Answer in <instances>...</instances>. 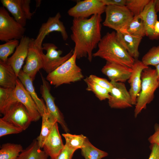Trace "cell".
Listing matches in <instances>:
<instances>
[{
	"label": "cell",
	"mask_w": 159,
	"mask_h": 159,
	"mask_svg": "<svg viewBox=\"0 0 159 159\" xmlns=\"http://www.w3.org/2000/svg\"><path fill=\"white\" fill-rule=\"evenodd\" d=\"M102 20L101 15L99 14L89 18H73L71 38L75 44L74 51L77 59L87 57L89 62L92 61V51L102 38Z\"/></svg>",
	"instance_id": "1"
},
{
	"label": "cell",
	"mask_w": 159,
	"mask_h": 159,
	"mask_svg": "<svg viewBox=\"0 0 159 159\" xmlns=\"http://www.w3.org/2000/svg\"><path fill=\"white\" fill-rule=\"evenodd\" d=\"M97 51L93 57H98L106 62H113L132 68L135 59L131 57L118 41L116 32H107L102 38Z\"/></svg>",
	"instance_id": "2"
},
{
	"label": "cell",
	"mask_w": 159,
	"mask_h": 159,
	"mask_svg": "<svg viewBox=\"0 0 159 159\" xmlns=\"http://www.w3.org/2000/svg\"><path fill=\"white\" fill-rule=\"evenodd\" d=\"M141 89L137 98L134 111L135 118L153 100L155 92L159 87L155 69L148 67L143 69L141 74Z\"/></svg>",
	"instance_id": "3"
},
{
	"label": "cell",
	"mask_w": 159,
	"mask_h": 159,
	"mask_svg": "<svg viewBox=\"0 0 159 159\" xmlns=\"http://www.w3.org/2000/svg\"><path fill=\"white\" fill-rule=\"evenodd\" d=\"M76 54L72 56L55 70L48 74L46 80L55 87L64 84H70L80 80L84 77L81 69L76 63Z\"/></svg>",
	"instance_id": "4"
},
{
	"label": "cell",
	"mask_w": 159,
	"mask_h": 159,
	"mask_svg": "<svg viewBox=\"0 0 159 159\" xmlns=\"http://www.w3.org/2000/svg\"><path fill=\"white\" fill-rule=\"evenodd\" d=\"M26 28L10 16L4 6L0 7V40L6 42L20 39L24 35Z\"/></svg>",
	"instance_id": "5"
},
{
	"label": "cell",
	"mask_w": 159,
	"mask_h": 159,
	"mask_svg": "<svg viewBox=\"0 0 159 159\" xmlns=\"http://www.w3.org/2000/svg\"><path fill=\"white\" fill-rule=\"evenodd\" d=\"M105 12L106 16L103 25L116 32L119 31L134 17L126 6L107 5Z\"/></svg>",
	"instance_id": "6"
},
{
	"label": "cell",
	"mask_w": 159,
	"mask_h": 159,
	"mask_svg": "<svg viewBox=\"0 0 159 159\" xmlns=\"http://www.w3.org/2000/svg\"><path fill=\"white\" fill-rule=\"evenodd\" d=\"M42 47L43 50L46 51V54H44L43 51L40 52L43 64V69L48 74L54 71L67 61L73 53V49L65 56L62 57L61 55L62 51L58 50V47L52 43L43 44Z\"/></svg>",
	"instance_id": "7"
},
{
	"label": "cell",
	"mask_w": 159,
	"mask_h": 159,
	"mask_svg": "<svg viewBox=\"0 0 159 159\" xmlns=\"http://www.w3.org/2000/svg\"><path fill=\"white\" fill-rule=\"evenodd\" d=\"M61 17L60 12H57L54 16L49 17L47 21L42 24L35 39H34V46L39 49L43 50L42 42L46 36L54 32L61 33L63 39L66 41L68 35L63 23L60 20Z\"/></svg>",
	"instance_id": "8"
},
{
	"label": "cell",
	"mask_w": 159,
	"mask_h": 159,
	"mask_svg": "<svg viewBox=\"0 0 159 159\" xmlns=\"http://www.w3.org/2000/svg\"><path fill=\"white\" fill-rule=\"evenodd\" d=\"M106 6L102 0L79 1L68 10L67 13L74 18H88L95 15H101L105 12Z\"/></svg>",
	"instance_id": "9"
},
{
	"label": "cell",
	"mask_w": 159,
	"mask_h": 159,
	"mask_svg": "<svg viewBox=\"0 0 159 159\" xmlns=\"http://www.w3.org/2000/svg\"><path fill=\"white\" fill-rule=\"evenodd\" d=\"M3 115V119L23 130L27 129L32 122L26 109L18 101L12 105Z\"/></svg>",
	"instance_id": "10"
},
{
	"label": "cell",
	"mask_w": 159,
	"mask_h": 159,
	"mask_svg": "<svg viewBox=\"0 0 159 159\" xmlns=\"http://www.w3.org/2000/svg\"><path fill=\"white\" fill-rule=\"evenodd\" d=\"M110 82L112 87L108 100L109 106L111 108L119 109L132 107L130 95L124 83Z\"/></svg>",
	"instance_id": "11"
},
{
	"label": "cell",
	"mask_w": 159,
	"mask_h": 159,
	"mask_svg": "<svg viewBox=\"0 0 159 159\" xmlns=\"http://www.w3.org/2000/svg\"><path fill=\"white\" fill-rule=\"evenodd\" d=\"M40 74L42 84L40 87V92L46 103L48 111L55 118L57 122L60 124L65 132H68L69 130L64 120L63 115L56 105L55 98L50 92L49 85L41 73Z\"/></svg>",
	"instance_id": "12"
},
{
	"label": "cell",
	"mask_w": 159,
	"mask_h": 159,
	"mask_svg": "<svg viewBox=\"0 0 159 159\" xmlns=\"http://www.w3.org/2000/svg\"><path fill=\"white\" fill-rule=\"evenodd\" d=\"M14 93L16 99L26 109L32 122H36L41 117L34 101L18 78L14 89Z\"/></svg>",
	"instance_id": "13"
},
{
	"label": "cell",
	"mask_w": 159,
	"mask_h": 159,
	"mask_svg": "<svg viewBox=\"0 0 159 159\" xmlns=\"http://www.w3.org/2000/svg\"><path fill=\"white\" fill-rule=\"evenodd\" d=\"M43 51L36 47L34 44V39L31 38L29 46L26 63L23 71L27 74L33 81L39 69L43 68V64L40 52Z\"/></svg>",
	"instance_id": "14"
},
{
	"label": "cell",
	"mask_w": 159,
	"mask_h": 159,
	"mask_svg": "<svg viewBox=\"0 0 159 159\" xmlns=\"http://www.w3.org/2000/svg\"><path fill=\"white\" fill-rule=\"evenodd\" d=\"M101 71L108 77L110 82L124 83L129 79L132 69L122 64L106 62Z\"/></svg>",
	"instance_id": "15"
},
{
	"label": "cell",
	"mask_w": 159,
	"mask_h": 159,
	"mask_svg": "<svg viewBox=\"0 0 159 159\" xmlns=\"http://www.w3.org/2000/svg\"><path fill=\"white\" fill-rule=\"evenodd\" d=\"M31 38L24 35L20 39L19 44L13 55L6 62L14 69L18 77L19 72L26 59L29 46Z\"/></svg>",
	"instance_id": "16"
},
{
	"label": "cell",
	"mask_w": 159,
	"mask_h": 159,
	"mask_svg": "<svg viewBox=\"0 0 159 159\" xmlns=\"http://www.w3.org/2000/svg\"><path fill=\"white\" fill-rule=\"evenodd\" d=\"M148 67L141 61L139 60L138 59H135L132 67V71L131 74L128 80L130 86L129 92L133 105H135L137 97L140 91L142 72L143 69Z\"/></svg>",
	"instance_id": "17"
},
{
	"label": "cell",
	"mask_w": 159,
	"mask_h": 159,
	"mask_svg": "<svg viewBox=\"0 0 159 159\" xmlns=\"http://www.w3.org/2000/svg\"><path fill=\"white\" fill-rule=\"evenodd\" d=\"M57 123L54 124L43 147V150L50 158L57 156L64 146L59 133Z\"/></svg>",
	"instance_id": "18"
},
{
	"label": "cell",
	"mask_w": 159,
	"mask_h": 159,
	"mask_svg": "<svg viewBox=\"0 0 159 159\" xmlns=\"http://www.w3.org/2000/svg\"><path fill=\"white\" fill-rule=\"evenodd\" d=\"M155 0H150L148 4L139 15L143 23L145 36L150 39H155L154 33V27L158 21L157 12L155 8Z\"/></svg>",
	"instance_id": "19"
},
{
	"label": "cell",
	"mask_w": 159,
	"mask_h": 159,
	"mask_svg": "<svg viewBox=\"0 0 159 159\" xmlns=\"http://www.w3.org/2000/svg\"><path fill=\"white\" fill-rule=\"evenodd\" d=\"M116 34L118 41L130 55L135 59H138V48L143 38L120 32H117Z\"/></svg>",
	"instance_id": "20"
},
{
	"label": "cell",
	"mask_w": 159,
	"mask_h": 159,
	"mask_svg": "<svg viewBox=\"0 0 159 159\" xmlns=\"http://www.w3.org/2000/svg\"><path fill=\"white\" fill-rule=\"evenodd\" d=\"M18 78L34 101L42 117L44 111L47 110L43 100L39 98L36 93L33 85V81L22 69L19 72Z\"/></svg>",
	"instance_id": "21"
},
{
	"label": "cell",
	"mask_w": 159,
	"mask_h": 159,
	"mask_svg": "<svg viewBox=\"0 0 159 159\" xmlns=\"http://www.w3.org/2000/svg\"><path fill=\"white\" fill-rule=\"evenodd\" d=\"M18 77L12 67L0 60V85L4 88H15Z\"/></svg>",
	"instance_id": "22"
},
{
	"label": "cell",
	"mask_w": 159,
	"mask_h": 159,
	"mask_svg": "<svg viewBox=\"0 0 159 159\" xmlns=\"http://www.w3.org/2000/svg\"><path fill=\"white\" fill-rule=\"evenodd\" d=\"M1 2L3 6L11 14L16 21L25 27L27 19L21 7L20 0H1Z\"/></svg>",
	"instance_id": "23"
},
{
	"label": "cell",
	"mask_w": 159,
	"mask_h": 159,
	"mask_svg": "<svg viewBox=\"0 0 159 159\" xmlns=\"http://www.w3.org/2000/svg\"><path fill=\"white\" fill-rule=\"evenodd\" d=\"M41 117L42 121L41 131L39 135L36 139L39 147L42 148L54 124L57 122L55 118L49 113L48 110L44 111Z\"/></svg>",
	"instance_id": "24"
},
{
	"label": "cell",
	"mask_w": 159,
	"mask_h": 159,
	"mask_svg": "<svg viewBox=\"0 0 159 159\" xmlns=\"http://www.w3.org/2000/svg\"><path fill=\"white\" fill-rule=\"evenodd\" d=\"M41 149L37 141L34 139L29 146L23 149L17 159H47L49 156Z\"/></svg>",
	"instance_id": "25"
},
{
	"label": "cell",
	"mask_w": 159,
	"mask_h": 159,
	"mask_svg": "<svg viewBox=\"0 0 159 159\" xmlns=\"http://www.w3.org/2000/svg\"><path fill=\"white\" fill-rule=\"evenodd\" d=\"M118 32L140 37L145 36L143 23L139 16H134L131 21Z\"/></svg>",
	"instance_id": "26"
},
{
	"label": "cell",
	"mask_w": 159,
	"mask_h": 159,
	"mask_svg": "<svg viewBox=\"0 0 159 159\" xmlns=\"http://www.w3.org/2000/svg\"><path fill=\"white\" fill-rule=\"evenodd\" d=\"M14 89L0 87V112L4 115L7 110L17 100L14 93Z\"/></svg>",
	"instance_id": "27"
},
{
	"label": "cell",
	"mask_w": 159,
	"mask_h": 159,
	"mask_svg": "<svg viewBox=\"0 0 159 159\" xmlns=\"http://www.w3.org/2000/svg\"><path fill=\"white\" fill-rule=\"evenodd\" d=\"M81 149V154L85 159H102L108 155L107 153L92 145L87 138Z\"/></svg>",
	"instance_id": "28"
},
{
	"label": "cell",
	"mask_w": 159,
	"mask_h": 159,
	"mask_svg": "<svg viewBox=\"0 0 159 159\" xmlns=\"http://www.w3.org/2000/svg\"><path fill=\"white\" fill-rule=\"evenodd\" d=\"M23 150L22 146L20 144H3L0 150V159H17Z\"/></svg>",
	"instance_id": "29"
},
{
	"label": "cell",
	"mask_w": 159,
	"mask_h": 159,
	"mask_svg": "<svg viewBox=\"0 0 159 159\" xmlns=\"http://www.w3.org/2000/svg\"><path fill=\"white\" fill-rule=\"evenodd\" d=\"M62 135L65 140V145L69 148L75 151L81 149L84 146L87 138L82 134L73 135L65 132Z\"/></svg>",
	"instance_id": "30"
},
{
	"label": "cell",
	"mask_w": 159,
	"mask_h": 159,
	"mask_svg": "<svg viewBox=\"0 0 159 159\" xmlns=\"http://www.w3.org/2000/svg\"><path fill=\"white\" fill-rule=\"evenodd\" d=\"M84 80L87 85V90L92 92L100 101L108 100L110 92L108 90L92 81L89 77L85 78Z\"/></svg>",
	"instance_id": "31"
},
{
	"label": "cell",
	"mask_w": 159,
	"mask_h": 159,
	"mask_svg": "<svg viewBox=\"0 0 159 159\" xmlns=\"http://www.w3.org/2000/svg\"><path fill=\"white\" fill-rule=\"evenodd\" d=\"M19 43V40L14 39L9 40L5 43L1 44L0 60L6 62L8 57L14 52Z\"/></svg>",
	"instance_id": "32"
},
{
	"label": "cell",
	"mask_w": 159,
	"mask_h": 159,
	"mask_svg": "<svg viewBox=\"0 0 159 159\" xmlns=\"http://www.w3.org/2000/svg\"><path fill=\"white\" fill-rule=\"evenodd\" d=\"M141 61L148 66L159 64V45L151 48L143 56Z\"/></svg>",
	"instance_id": "33"
},
{
	"label": "cell",
	"mask_w": 159,
	"mask_h": 159,
	"mask_svg": "<svg viewBox=\"0 0 159 159\" xmlns=\"http://www.w3.org/2000/svg\"><path fill=\"white\" fill-rule=\"evenodd\" d=\"M150 0H127L125 6L133 14L138 16L142 13Z\"/></svg>",
	"instance_id": "34"
},
{
	"label": "cell",
	"mask_w": 159,
	"mask_h": 159,
	"mask_svg": "<svg viewBox=\"0 0 159 159\" xmlns=\"http://www.w3.org/2000/svg\"><path fill=\"white\" fill-rule=\"evenodd\" d=\"M21 128L0 118V137L8 135L18 134L23 131Z\"/></svg>",
	"instance_id": "35"
},
{
	"label": "cell",
	"mask_w": 159,
	"mask_h": 159,
	"mask_svg": "<svg viewBox=\"0 0 159 159\" xmlns=\"http://www.w3.org/2000/svg\"><path fill=\"white\" fill-rule=\"evenodd\" d=\"M89 77L92 81L102 87L107 89L110 92L112 87L110 82H109L106 79L101 78L93 74L90 75Z\"/></svg>",
	"instance_id": "36"
},
{
	"label": "cell",
	"mask_w": 159,
	"mask_h": 159,
	"mask_svg": "<svg viewBox=\"0 0 159 159\" xmlns=\"http://www.w3.org/2000/svg\"><path fill=\"white\" fill-rule=\"evenodd\" d=\"M76 151L69 148L64 145V146L59 153L56 157L50 159H72Z\"/></svg>",
	"instance_id": "37"
},
{
	"label": "cell",
	"mask_w": 159,
	"mask_h": 159,
	"mask_svg": "<svg viewBox=\"0 0 159 159\" xmlns=\"http://www.w3.org/2000/svg\"><path fill=\"white\" fill-rule=\"evenodd\" d=\"M20 3L27 19H31L33 15L34 12L32 13L30 8V0H20Z\"/></svg>",
	"instance_id": "38"
},
{
	"label": "cell",
	"mask_w": 159,
	"mask_h": 159,
	"mask_svg": "<svg viewBox=\"0 0 159 159\" xmlns=\"http://www.w3.org/2000/svg\"><path fill=\"white\" fill-rule=\"evenodd\" d=\"M155 132L150 136L148 140L151 144H156L159 145V125L156 124L154 126Z\"/></svg>",
	"instance_id": "39"
},
{
	"label": "cell",
	"mask_w": 159,
	"mask_h": 159,
	"mask_svg": "<svg viewBox=\"0 0 159 159\" xmlns=\"http://www.w3.org/2000/svg\"><path fill=\"white\" fill-rule=\"evenodd\" d=\"M150 148L151 152L148 159H159V145L151 144Z\"/></svg>",
	"instance_id": "40"
},
{
	"label": "cell",
	"mask_w": 159,
	"mask_h": 159,
	"mask_svg": "<svg viewBox=\"0 0 159 159\" xmlns=\"http://www.w3.org/2000/svg\"><path fill=\"white\" fill-rule=\"evenodd\" d=\"M106 6H125L127 0H102Z\"/></svg>",
	"instance_id": "41"
},
{
	"label": "cell",
	"mask_w": 159,
	"mask_h": 159,
	"mask_svg": "<svg viewBox=\"0 0 159 159\" xmlns=\"http://www.w3.org/2000/svg\"><path fill=\"white\" fill-rule=\"evenodd\" d=\"M154 31L155 39H158L159 37V21L158 20L155 24Z\"/></svg>",
	"instance_id": "42"
},
{
	"label": "cell",
	"mask_w": 159,
	"mask_h": 159,
	"mask_svg": "<svg viewBox=\"0 0 159 159\" xmlns=\"http://www.w3.org/2000/svg\"><path fill=\"white\" fill-rule=\"evenodd\" d=\"M155 8L157 13L159 11V0H155Z\"/></svg>",
	"instance_id": "43"
},
{
	"label": "cell",
	"mask_w": 159,
	"mask_h": 159,
	"mask_svg": "<svg viewBox=\"0 0 159 159\" xmlns=\"http://www.w3.org/2000/svg\"><path fill=\"white\" fill-rule=\"evenodd\" d=\"M158 79L159 82V64L155 66Z\"/></svg>",
	"instance_id": "44"
},
{
	"label": "cell",
	"mask_w": 159,
	"mask_h": 159,
	"mask_svg": "<svg viewBox=\"0 0 159 159\" xmlns=\"http://www.w3.org/2000/svg\"><path fill=\"white\" fill-rule=\"evenodd\" d=\"M36 2L37 7H39L40 6L41 4V0H37Z\"/></svg>",
	"instance_id": "45"
},
{
	"label": "cell",
	"mask_w": 159,
	"mask_h": 159,
	"mask_svg": "<svg viewBox=\"0 0 159 159\" xmlns=\"http://www.w3.org/2000/svg\"><path fill=\"white\" fill-rule=\"evenodd\" d=\"M115 159H126L124 158H117Z\"/></svg>",
	"instance_id": "46"
}]
</instances>
